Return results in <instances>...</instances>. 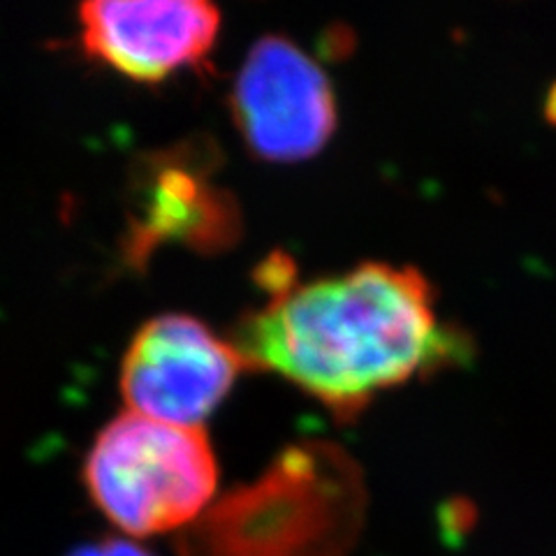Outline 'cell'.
Listing matches in <instances>:
<instances>
[{"label":"cell","instance_id":"obj_1","mask_svg":"<svg viewBox=\"0 0 556 556\" xmlns=\"http://www.w3.org/2000/svg\"><path fill=\"white\" fill-rule=\"evenodd\" d=\"M283 267L263 274L271 298L241 320L232 343L247 369L278 374L339 417L457 353L413 267L364 263L308 283Z\"/></svg>","mask_w":556,"mask_h":556},{"label":"cell","instance_id":"obj_2","mask_svg":"<svg viewBox=\"0 0 556 556\" xmlns=\"http://www.w3.org/2000/svg\"><path fill=\"white\" fill-rule=\"evenodd\" d=\"M367 490L329 443L288 447L257 480L214 501L177 535V556H353Z\"/></svg>","mask_w":556,"mask_h":556},{"label":"cell","instance_id":"obj_3","mask_svg":"<svg viewBox=\"0 0 556 556\" xmlns=\"http://www.w3.org/2000/svg\"><path fill=\"white\" fill-rule=\"evenodd\" d=\"M84 484L121 533L179 535L214 503L218 462L200 427L128 410L96 437L84 462Z\"/></svg>","mask_w":556,"mask_h":556},{"label":"cell","instance_id":"obj_4","mask_svg":"<svg viewBox=\"0 0 556 556\" xmlns=\"http://www.w3.org/2000/svg\"><path fill=\"white\" fill-rule=\"evenodd\" d=\"M247 369L235 343L193 316L165 313L137 329L121 362V394L132 413L200 427Z\"/></svg>","mask_w":556,"mask_h":556},{"label":"cell","instance_id":"obj_5","mask_svg":"<svg viewBox=\"0 0 556 556\" xmlns=\"http://www.w3.org/2000/svg\"><path fill=\"white\" fill-rule=\"evenodd\" d=\"M247 147L267 163H300L334 135L337 100L325 70L283 35L257 40L232 89Z\"/></svg>","mask_w":556,"mask_h":556},{"label":"cell","instance_id":"obj_6","mask_svg":"<svg viewBox=\"0 0 556 556\" xmlns=\"http://www.w3.org/2000/svg\"><path fill=\"white\" fill-rule=\"evenodd\" d=\"M79 26L91 59L153 84L208 54L220 12L202 0H93L79 8Z\"/></svg>","mask_w":556,"mask_h":556},{"label":"cell","instance_id":"obj_7","mask_svg":"<svg viewBox=\"0 0 556 556\" xmlns=\"http://www.w3.org/2000/svg\"><path fill=\"white\" fill-rule=\"evenodd\" d=\"M235 206L186 155L159 153L142 165L132 188L124 257L142 265L163 243L220 249L237 228Z\"/></svg>","mask_w":556,"mask_h":556},{"label":"cell","instance_id":"obj_8","mask_svg":"<svg viewBox=\"0 0 556 556\" xmlns=\"http://www.w3.org/2000/svg\"><path fill=\"white\" fill-rule=\"evenodd\" d=\"M73 556H153L147 549L130 541H121V538H112V541H102L96 545H86L77 549Z\"/></svg>","mask_w":556,"mask_h":556}]
</instances>
